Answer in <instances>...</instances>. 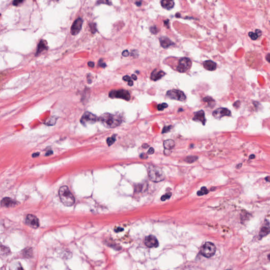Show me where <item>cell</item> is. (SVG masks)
I'll return each mask as SVG.
<instances>
[{"instance_id": "6da1fadb", "label": "cell", "mask_w": 270, "mask_h": 270, "mask_svg": "<svg viewBox=\"0 0 270 270\" xmlns=\"http://www.w3.org/2000/svg\"><path fill=\"white\" fill-rule=\"evenodd\" d=\"M172 62L174 63L173 68L180 73H185L189 71L192 65L191 60L187 57L173 58L171 59Z\"/></svg>"}, {"instance_id": "7a4b0ae2", "label": "cell", "mask_w": 270, "mask_h": 270, "mask_svg": "<svg viewBox=\"0 0 270 270\" xmlns=\"http://www.w3.org/2000/svg\"><path fill=\"white\" fill-rule=\"evenodd\" d=\"M100 121L106 128H113L119 126L121 123V120L119 117L109 113H105L99 118Z\"/></svg>"}, {"instance_id": "3957f363", "label": "cell", "mask_w": 270, "mask_h": 270, "mask_svg": "<svg viewBox=\"0 0 270 270\" xmlns=\"http://www.w3.org/2000/svg\"><path fill=\"white\" fill-rule=\"evenodd\" d=\"M59 195L62 203L66 206H71L75 204V197L67 186L60 188Z\"/></svg>"}, {"instance_id": "277c9868", "label": "cell", "mask_w": 270, "mask_h": 270, "mask_svg": "<svg viewBox=\"0 0 270 270\" xmlns=\"http://www.w3.org/2000/svg\"><path fill=\"white\" fill-rule=\"evenodd\" d=\"M148 174L149 178L154 182H160L164 181L165 175L161 168L155 166L150 165L148 167Z\"/></svg>"}, {"instance_id": "5b68a950", "label": "cell", "mask_w": 270, "mask_h": 270, "mask_svg": "<svg viewBox=\"0 0 270 270\" xmlns=\"http://www.w3.org/2000/svg\"><path fill=\"white\" fill-rule=\"evenodd\" d=\"M109 96L111 98L122 99L127 101L130 100L131 98L130 93L124 89L111 90L109 93Z\"/></svg>"}, {"instance_id": "8992f818", "label": "cell", "mask_w": 270, "mask_h": 270, "mask_svg": "<svg viewBox=\"0 0 270 270\" xmlns=\"http://www.w3.org/2000/svg\"><path fill=\"white\" fill-rule=\"evenodd\" d=\"M216 247L214 244L211 242L205 243L202 247L201 252L206 258H211L215 254Z\"/></svg>"}, {"instance_id": "52a82bcc", "label": "cell", "mask_w": 270, "mask_h": 270, "mask_svg": "<svg viewBox=\"0 0 270 270\" xmlns=\"http://www.w3.org/2000/svg\"><path fill=\"white\" fill-rule=\"evenodd\" d=\"M166 96L169 98L180 101H184L186 99V96L185 93L177 89H172L168 91L166 93Z\"/></svg>"}, {"instance_id": "ba28073f", "label": "cell", "mask_w": 270, "mask_h": 270, "mask_svg": "<svg viewBox=\"0 0 270 270\" xmlns=\"http://www.w3.org/2000/svg\"><path fill=\"white\" fill-rule=\"evenodd\" d=\"M98 120L99 118L96 115L87 111L83 114L80 119V122L83 125H86L87 124H93Z\"/></svg>"}, {"instance_id": "9c48e42d", "label": "cell", "mask_w": 270, "mask_h": 270, "mask_svg": "<svg viewBox=\"0 0 270 270\" xmlns=\"http://www.w3.org/2000/svg\"><path fill=\"white\" fill-rule=\"evenodd\" d=\"M213 116L215 118L219 119L224 116H231V112L228 109L219 108L214 111Z\"/></svg>"}, {"instance_id": "30bf717a", "label": "cell", "mask_w": 270, "mask_h": 270, "mask_svg": "<svg viewBox=\"0 0 270 270\" xmlns=\"http://www.w3.org/2000/svg\"><path fill=\"white\" fill-rule=\"evenodd\" d=\"M83 20L80 18L77 19L73 22L71 26V33L73 36H75L81 31L82 26Z\"/></svg>"}, {"instance_id": "8fae6325", "label": "cell", "mask_w": 270, "mask_h": 270, "mask_svg": "<svg viewBox=\"0 0 270 270\" xmlns=\"http://www.w3.org/2000/svg\"><path fill=\"white\" fill-rule=\"evenodd\" d=\"M26 224L32 228L37 229L39 226V221L36 216L32 214L27 215L26 220Z\"/></svg>"}, {"instance_id": "7c38bea8", "label": "cell", "mask_w": 270, "mask_h": 270, "mask_svg": "<svg viewBox=\"0 0 270 270\" xmlns=\"http://www.w3.org/2000/svg\"><path fill=\"white\" fill-rule=\"evenodd\" d=\"M259 57H260V55H258V53H255L254 52H248L246 56V60L248 66H250L251 67H255L256 66L255 64V61L256 60L255 59L258 58Z\"/></svg>"}, {"instance_id": "4fadbf2b", "label": "cell", "mask_w": 270, "mask_h": 270, "mask_svg": "<svg viewBox=\"0 0 270 270\" xmlns=\"http://www.w3.org/2000/svg\"><path fill=\"white\" fill-rule=\"evenodd\" d=\"M145 243L148 247H156L158 246L157 239L155 236L152 235L146 237Z\"/></svg>"}, {"instance_id": "5bb4252c", "label": "cell", "mask_w": 270, "mask_h": 270, "mask_svg": "<svg viewBox=\"0 0 270 270\" xmlns=\"http://www.w3.org/2000/svg\"><path fill=\"white\" fill-rule=\"evenodd\" d=\"M193 120L196 121H200L204 125L206 122V119L205 118L204 111L201 110L198 111L196 113H195Z\"/></svg>"}, {"instance_id": "9a60e30c", "label": "cell", "mask_w": 270, "mask_h": 270, "mask_svg": "<svg viewBox=\"0 0 270 270\" xmlns=\"http://www.w3.org/2000/svg\"><path fill=\"white\" fill-rule=\"evenodd\" d=\"M166 73L164 71L158 69H155L153 71L151 75H150V79L153 81H157L158 80L161 79L162 77H164Z\"/></svg>"}, {"instance_id": "2e32d148", "label": "cell", "mask_w": 270, "mask_h": 270, "mask_svg": "<svg viewBox=\"0 0 270 270\" xmlns=\"http://www.w3.org/2000/svg\"><path fill=\"white\" fill-rule=\"evenodd\" d=\"M1 204L3 207H11L16 205L17 202L13 199H11V198L5 197L2 199Z\"/></svg>"}, {"instance_id": "e0dca14e", "label": "cell", "mask_w": 270, "mask_h": 270, "mask_svg": "<svg viewBox=\"0 0 270 270\" xmlns=\"http://www.w3.org/2000/svg\"><path fill=\"white\" fill-rule=\"evenodd\" d=\"M203 66L206 70L214 71L217 67V65L215 62L212 60H206L203 62Z\"/></svg>"}, {"instance_id": "ac0fdd59", "label": "cell", "mask_w": 270, "mask_h": 270, "mask_svg": "<svg viewBox=\"0 0 270 270\" xmlns=\"http://www.w3.org/2000/svg\"><path fill=\"white\" fill-rule=\"evenodd\" d=\"M47 43L45 41V40H42L40 41L39 44H38V47L36 52V56H38L39 55L40 53H42V52L47 50Z\"/></svg>"}, {"instance_id": "d6986e66", "label": "cell", "mask_w": 270, "mask_h": 270, "mask_svg": "<svg viewBox=\"0 0 270 270\" xmlns=\"http://www.w3.org/2000/svg\"><path fill=\"white\" fill-rule=\"evenodd\" d=\"M160 41L161 46L165 49L168 48V47H170V46L174 44L173 42L169 38L165 37L160 38Z\"/></svg>"}, {"instance_id": "ffe728a7", "label": "cell", "mask_w": 270, "mask_h": 270, "mask_svg": "<svg viewBox=\"0 0 270 270\" xmlns=\"http://www.w3.org/2000/svg\"><path fill=\"white\" fill-rule=\"evenodd\" d=\"M163 145L166 150H171L175 146V142L172 139H167L164 141Z\"/></svg>"}, {"instance_id": "44dd1931", "label": "cell", "mask_w": 270, "mask_h": 270, "mask_svg": "<svg viewBox=\"0 0 270 270\" xmlns=\"http://www.w3.org/2000/svg\"><path fill=\"white\" fill-rule=\"evenodd\" d=\"M175 3L173 1H162L161 5L163 8L167 10H170L174 6Z\"/></svg>"}, {"instance_id": "7402d4cb", "label": "cell", "mask_w": 270, "mask_h": 270, "mask_svg": "<svg viewBox=\"0 0 270 270\" xmlns=\"http://www.w3.org/2000/svg\"><path fill=\"white\" fill-rule=\"evenodd\" d=\"M270 229H269V224L268 226H264L261 230L260 232V236L261 237H264L269 234Z\"/></svg>"}, {"instance_id": "603a6c76", "label": "cell", "mask_w": 270, "mask_h": 270, "mask_svg": "<svg viewBox=\"0 0 270 270\" xmlns=\"http://www.w3.org/2000/svg\"><path fill=\"white\" fill-rule=\"evenodd\" d=\"M23 255L26 258H30L32 256V250L30 247L26 248L23 251Z\"/></svg>"}, {"instance_id": "cb8c5ba5", "label": "cell", "mask_w": 270, "mask_h": 270, "mask_svg": "<svg viewBox=\"0 0 270 270\" xmlns=\"http://www.w3.org/2000/svg\"><path fill=\"white\" fill-rule=\"evenodd\" d=\"M198 159L197 156H188L185 159V161L188 163H193Z\"/></svg>"}, {"instance_id": "d4e9b609", "label": "cell", "mask_w": 270, "mask_h": 270, "mask_svg": "<svg viewBox=\"0 0 270 270\" xmlns=\"http://www.w3.org/2000/svg\"><path fill=\"white\" fill-rule=\"evenodd\" d=\"M209 193V191L207 188L205 187H202L201 189L199 191H197V194L198 196H202V195H206Z\"/></svg>"}, {"instance_id": "484cf974", "label": "cell", "mask_w": 270, "mask_h": 270, "mask_svg": "<svg viewBox=\"0 0 270 270\" xmlns=\"http://www.w3.org/2000/svg\"><path fill=\"white\" fill-rule=\"evenodd\" d=\"M115 140H116V137L115 136H114L111 137H109L107 139V143L109 146H110L115 142Z\"/></svg>"}, {"instance_id": "4316f807", "label": "cell", "mask_w": 270, "mask_h": 270, "mask_svg": "<svg viewBox=\"0 0 270 270\" xmlns=\"http://www.w3.org/2000/svg\"><path fill=\"white\" fill-rule=\"evenodd\" d=\"M123 80H124V81L128 82V85H129V86H132V85H133V82H132V80H131V78H130L129 76H128V75H125V76L123 77Z\"/></svg>"}, {"instance_id": "83f0119b", "label": "cell", "mask_w": 270, "mask_h": 270, "mask_svg": "<svg viewBox=\"0 0 270 270\" xmlns=\"http://www.w3.org/2000/svg\"><path fill=\"white\" fill-rule=\"evenodd\" d=\"M89 26L90 28L91 31L93 33H95L97 32V28H96V24L94 23H91L89 24Z\"/></svg>"}, {"instance_id": "f1b7e54d", "label": "cell", "mask_w": 270, "mask_h": 270, "mask_svg": "<svg viewBox=\"0 0 270 270\" xmlns=\"http://www.w3.org/2000/svg\"><path fill=\"white\" fill-rule=\"evenodd\" d=\"M248 36L250 37L251 39L253 40H256L258 38V36L256 34V33H254L253 32H250L248 33Z\"/></svg>"}, {"instance_id": "f546056e", "label": "cell", "mask_w": 270, "mask_h": 270, "mask_svg": "<svg viewBox=\"0 0 270 270\" xmlns=\"http://www.w3.org/2000/svg\"><path fill=\"white\" fill-rule=\"evenodd\" d=\"M168 105L166 103H163L162 104H160L157 106V109L158 110L162 111L164 110V109L167 108Z\"/></svg>"}, {"instance_id": "4dcf8cb0", "label": "cell", "mask_w": 270, "mask_h": 270, "mask_svg": "<svg viewBox=\"0 0 270 270\" xmlns=\"http://www.w3.org/2000/svg\"><path fill=\"white\" fill-rule=\"evenodd\" d=\"M171 196H172V193H168L166 194L165 195L162 196V197H161V200H162V201H165L167 200V199H170V197H171Z\"/></svg>"}, {"instance_id": "1f68e13d", "label": "cell", "mask_w": 270, "mask_h": 270, "mask_svg": "<svg viewBox=\"0 0 270 270\" xmlns=\"http://www.w3.org/2000/svg\"><path fill=\"white\" fill-rule=\"evenodd\" d=\"M56 120H57V118L52 117V118L50 119L49 120H47V125H54L55 124Z\"/></svg>"}, {"instance_id": "d6a6232c", "label": "cell", "mask_w": 270, "mask_h": 270, "mask_svg": "<svg viewBox=\"0 0 270 270\" xmlns=\"http://www.w3.org/2000/svg\"><path fill=\"white\" fill-rule=\"evenodd\" d=\"M172 126L164 127V128H163V131H162V134H164V133H167V132H168V131H170V130L171 129V128H172Z\"/></svg>"}, {"instance_id": "836d02e7", "label": "cell", "mask_w": 270, "mask_h": 270, "mask_svg": "<svg viewBox=\"0 0 270 270\" xmlns=\"http://www.w3.org/2000/svg\"><path fill=\"white\" fill-rule=\"evenodd\" d=\"M98 65L99 67H100L104 68L106 67L107 65L106 63H104L103 62V60L102 59H101L100 60H99L98 61Z\"/></svg>"}, {"instance_id": "e575fe53", "label": "cell", "mask_w": 270, "mask_h": 270, "mask_svg": "<svg viewBox=\"0 0 270 270\" xmlns=\"http://www.w3.org/2000/svg\"><path fill=\"white\" fill-rule=\"evenodd\" d=\"M150 31L152 33H157L158 32L157 28L156 26H153L150 27Z\"/></svg>"}, {"instance_id": "d590c367", "label": "cell", "mask_w": 270, "mask_h": 270, "mask_svg": "<svg viewBox=\"0 0 270 270\" xmlns=\"http://www.w3.org/2000/svg\"><path fill=\"white\" fill-rule=\"evenodd\" d=\"M23 2V1H18V0H17V1H14L13 3H12V4L14 6H17L19 4H20V3H21Z\"/></svg>"}, {"instance_id": "8d00e7d4", "label": "cell", "mask_w": 270, "mask_h": 270, "mask_svg": "<svg viewBox=\"0 0 270 270\" xmlns=\"http://www.w3.org/2000/svg\"><path fill=\"white\" fill-rule=\"evenodd\" d=\"M154 152H155V150H154V148H153V147H151V148L149 149V150L147 152V154L148 155H152V154H154Z\"/></svg>"}, {"instance_id": "74e56055", "label": "cell", "mask_w": 270, "mask_h": 270, "mask_svg": "<svg viewBox=\"0 0 270 270\" xmlns=\"http://www.w3.org/2000/svg\"><path fill=\"white\" fill-rule=\"evenodd\" d=\"M129 52L128 51V50H124V51L122 52V54L124 57H128V55H129Z\"/></svg>"}, {"instance_id": "f35d334b", "label": "cell", "mask_w": 270, "mask_h": 270, "mask_svg": "<svg viewBox=\"0 0 270 270\" xmlns=\"http://www.w3.org/2000/svg\"><path fill=\"white\" fill-rule=\"evenodd\" d=\"M255 33L258 36V37H260L261 36V34H262V31L260 30H258V29H256L255 30Z\"/></svg>"}, {"instance_id": "ab89813d", "label": "cell", "mask_w": 270, "mask_h": 270, "mask_svg": "<svg viewBox=\"0 0 270 270\" xmlns=\"http://www.w3.org/2000/svg\"><path fill=\"white\" fill-rule=\"evenodd\" d=\"M88 65L89 67L91 68H93L94 67V66H95V63H93V62H89L88 63Z\"/></svg>"}, {"instance_id": "60d3db41", "label": "cell", "mask_w": 270, "mask_h": 270, "mask_svg": "<svg viewBox=\"0 0 270 270\" xmlns=\"http://www.w3.org/2000/svg\"><path fill=\"white\" fill-rule=\"evenodd\" d=\"M140 157L142 159H146L148 157V156H147L146 154H142L140 155Z\"/></svg>"}, {"instance_id": "b9f144b4", "label": "cell", "mask_w": 270, "mask_h": 270, "mask_svg": "<svg viewBox=\"0 0 270 270\" xmlns=\"http://www.w3.org/2000/svg\"><path fill=\"white\" fill-rule=\"evenodd\" d=\"M39 153H34V154H32V157L36 158L37 157H38V156H39Z\"/></svg>"}, {"instance_id": "7bdbcfd3", "label": "cell", "mask_w": 270, "mask_h": 270, "mask_svg": "<svg viewBox=\"0 0 270 270\" xmlns=\"http://www.w3.org/2000/svg\"><path fill=\"white\" fill-rule=\"evenodd\" d=\"M53 154V152L51 151V150H49V152H47V153H46V155H45V156H49V155H51L52 154Z\"/></svg>"}, {"instance_id": "ee69618b", "label": "cell", "mask_w": 270, "mask_h": 270, "mask_svg": "<svg viewBox=\"0 0 270 270\" xmlns=\"http://www.w3.org/2000/svg\"><path fill=\"white\" fill-rule=\"evenodd\" d=\"M255 157V156L254 155H251L250 157H249V158L250 159V160H253V159H254Z\"/></svg>"}, {"instance_id": "f6af8a7d", "label": "cell", "mask_w": 270, "mask_h": 270, "mask_svg": "<svg viewBox=\"0 0 270 270\" xmlns=\"http://www.w3.org/2000/svg\"><path fill=\"white\" fill-rule=\"evenodd\" d=\"M242 164H238V165L236 166V168H237V169H240V168L242 167Z\"/></svg>"}, {"instance_id": "bcb514c9", "label": "cell", "mask_w": 270, "mask_h": 270, "mask_svg": "<svg viewBox=\"0 0 270 270\" xmlns=\"http://www.w3.org/2000/svg\"><path fill=\"white\" fill-rule=\"evenodd\" d=\"M136 4L138 6H140L141 5H142V2L140 1V2H136Z\"/></svg>"}, {"instance_id": "7dc6e473", "label": "cell", "mask_w": 270, "mask_h": 270, "mask_svg": "<svg viewBox=\"0 0 270 270\" xmlns=\"http://www.w3.org/2000/svg\"><path fill=\"white\" fill-rule=\"evenodd\" d=\"M132 78L134 79V80H137V77H136V75H132Z\"/></svg>"}, {"instance_id": "c3c4849f", "label": "cell", "mask_w": 270, "mask_h": 270, "mask_svg": "<svg viewBox=\"0 0 270 270\" xmlns=\"http://www.w3.org/2000/svg\"><path fill=\"white\" fill-rule=\"evenodd\" d=\"M16 270H24V269L23 268L22 266H20L18 268V269Z\"/></svg>"}, {"instance_id": "681fc988", "label": "cell", "mask_w": 270, "mask_h": 270, "mask_svg": "<svg viewBox=\"0 0 270 270\" xmlns=\"http://www.w3.org/2000/svg\"><path fill=\"white\" fill-rule=\"evenodd\" d=\"M269 56H270V54H268V55H267V58H266V60H267V61L269 62Z\"/></svg>"}, {"instance_id": "f907efd6", "label": "cell", "mask_w": 270, "mask_h": 270, "mask_svg": "<svg viewBox=\"0 0 270 270\" xmlns=\"http://www.w3.org/2000/svg\"><path fill=\"white\" fill-rule=\"evenodd\" d=\"M269 178H270L269 177V176H268V177H267V178H265V180H266V181H269V180H269Z\"/></svg>"}, {"instance_id": "816d5d0a", "label": "cell", "mask_w": 270, "mask_h": 270, "mask_svg": "<svg viewBox=\"0 0 270 270\" xmlns=\"http://www.w3.org/2000/svg\"><path fill=\"white\" fill-rule=\"evenodd\" d=\"M0 16H1V14H0Z\"/></svg>"}]
</instances>
